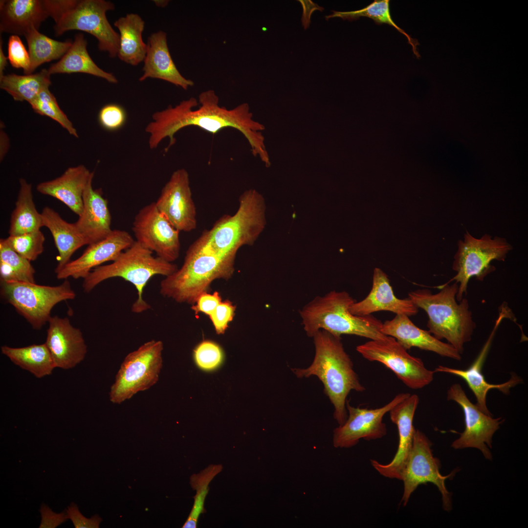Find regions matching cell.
I'll use <instances>...</instances> for the list:
<instances>
[{"label": "cell", "instance_id": "f1b7e54d", "mask_svg": "<svg viewBox=\"0 0 528 528\" xmlns=\"http://www.w3.org/2000/svg\"><path fill=\"white\" fill-rule=\"evenodd\" d=\"M87 46V41L84 34H76L67 51L47 69L49 73H86L103 78L110 83H117L118 80L113 74L103 70L94 62Z\"/></svg>", "mask_w": 528, "mask_h": 528}, {"label": "cell", "instance_id": "f6af8a7d", "mask_svg": "<svg viewBox=\"0 0 528 528\" xmlns=\"http://www.w3.org/2000/svg\"><path fill=\"white\" fill-rule=\"evenodd\" d=\"M221 302V298L219 292L216 291L210 294L205 292L198 297L191 308L195 314L203 313L209 316Z\"/></svg>", "mask_w": 528, "mask_h": 528}, {"label": "cell", "instance_id": "ab89813d", "mask_svg": "<svg viewBox=\"0 0 528 528\" xmlns=\"http://www.w3.org/2000/svg\"><path fill=\"white\" fill-rule=\"evenodd\" d=\"M193 357L196 364L205 371H212L222 363L223 354L220 346L215 342L205 340L194 349Z\"/></svg>", "mask_w": 528, "mask_h": 528}, {"label": "cell", "instance_id": "f907efd6", "mask_svg": "<svg viewBox=\"0 0 528 528\" xmlns=\"http://www.w3.org/2000/svg\"><path fill=\"white\" fill-rule=\"evenodd\" d=\"M154 1L156 6L161 7L166 6L169 2V0H154Z\"/></svg>", "mask_w": 528, "mask_h": 528}, {"label": "cell", "instance_id": "9a60e30c", "mask_svg": "<svg viewBox=\"0 0 528 528\" xmlns=\"http://www.w3.org/2000/svg\"><path fill=\"white\" fill-rule=\"evenodd\" d=\"M447 399L461 406L464 418L465 429L452 442V447L456 449H478L486 459L491 460L492 454L488 447H492V437L503 422L501 418H494L482 411L469 399L460 384L455 383L449 387Z\"/></svg>", "mask_w": 528, "mask_h": 528}, {"label": "cell", "instance_id": "44dd1931", "mask_svg": "<svg viewBox=\"0 0 528 528\" xmlns=\"http://www.w3.org/2000/svg\"><path fill=\"white\" fill-rule=\"evenodd\" d=\"M419 400L418 395H410L389 411L391 420L398 429L397 450L392 461L388 464H383L376 460H371L374 468L385 477L401 480L402 473L416 430L413 425V419Z\"/></svg>", "mask_w": 528, "mask_h": 528}, {"label": "cell", "instance_id": "b9f144b4", "mask_svg": "<svg viewBox=\"0 0 528 528\" xmlns=\"http://www.w3.org/2000/svg\"><path fill=\"white\" fill-rule=\"evenodd\" d=\"M7 50L11 65L16 68H22L24 74H28L30 68L29 52L19 36L11 35L9 37Z\"/></svg>", "mask_w": 528, "mask_h": 528}, {"label": "cell", "instance_id": "4316f807", "mask_svg": "<svg viewBox=\"0 0 528 528\" xmlns=\"http://www.w3.org/2000/svg\"><path fill=\"white\" fill-rule=\"evenodd\" d=\"M94 176L84 165L68 168L59 177L41 182L36 189L40 193L54 197L80 216L83 211V195L89 179Z\"/></svg>", "mask_w": 528, "mask_h": 528}, {"label": "cell", "instance_id": "e0dca14e", "mask_svg": "<svg viewBox=\"0 0 528 528\" xmlns=\"http://www.w3.org/2000/svg\"><path fill=\"white\" fill-rule=\"evenodd\" d=\"M514 318L510 308L506 303H504L499 308L498 318L487 339L474 361L468 368L465 370L457 369L440 365L434 371L435 373H448L462 378L473 393L477 400V405L482 411L489 415H491V414L486 405L488 392L491 389H497L507 395L509 393L511 388L522 382L520 377L514 374L508 381L503 383L490 384L485 380L482 373L484 364L497 329L504 319L513 320Z\"/></svg>", "mask_w": 528, "mask_h": 528}, {"label": "cell", "instance_id": "277c9868", "mask_svg": "<svg viewBox=\"0 0 528 528\" xmlns=\"http://www.w3.org/2000/svg\"><path fill=\"white\" fill-rule=\"evenodd\" d=\"M236 255L217 254L193 242L181 267L161 281L160 294L178 303L195 304L201 294L207 292L214 280L231 278Z\"/></svg>", "mask_w": 528, "mask_h": 528}, {"label": "cell", "instance_id": "8fae6325", "mask_svg": "<svg viewBox=\"0 0 528 528\" xmlns=\"http://www.w3.org/2000/svg\"><path fill=\"white\" fill-rule=\"evenodd\" d=\"M163 350L161 341L152 340L125 357L110 391L112 403L121 404L157 383L163 365Z\"/></svg>", "mask_w": 528, "mask_h": 528}, {"label": "cell", "instance_id": "484cf974", "mask_svg": "<svg viewBox=\"0 0 528 528\" xmlns=\"http://www.w3.org/2000/svg\"><path fill=\"white\" fill-rule=\"evenodd\" d=\"M49 17L45 0H0V32L23 35Z\"/></svg>", "mask_w": 528, "mask_h": 528}, {"label": "cell", "instance_id": "2e32d148", "mask_svg": "<svg viewBox=\"0 0 528 528\" xmlns=\"http://www.w3.org/2000/svg\"><path fill=\"white\" fill-rule=\"evenodd\" d=\"M410 394L401 393L384 406L375 409L355 407L346 402L348 417L343 424L333 431V444L336 448H350L363 439L370 440L380 439L387 433L383 422L384 415Z\"/></svg>", "mask_w": 528, "mask_h": 528}, {"label": "cell", "instance_id": "3957f363", "mask_svg": "<svg viewBox=\"0 0 528 528\" xmlns=\"http://www.w3.org/2000/svg\"><path fill=\"white\" fill-rule=\"evenodd\" d=\"M438 288L440 290L435 294L427 289L416 290L410 292L408 298L427 314L429 332L439 340L445 339L462 354L476 328L469 302L464 298L457 301L456 283Z\"/></svg>", "mask_w": 528, "mask_h": 528}, {"label": "cell", "instance_id": "9c48e42d", "mask_svg": "<svg viewBox=\"0 0 528 528\" xmlns=\"http://www.w3.org/2000/svg\"><path fill=\"white\" fill-rule=\"evenodd\" d=\"M512 246L503 238L492 237L485 234L481 238L474 237L466 231L463 240L458 242V250L452 264L456 275L443 285L455 281L458 284L456 295L460 301L467 294L469 280L475 277L483 281L495 268L491 264L493 261H505Z\"/></svg>", "mask_w": 528, "mask_h": 528}, {"label": "cell", "instance_id": "836d02e7", "mask_svg": "<svg viewBox=\"0 0 528 528\" xmlns=\"http://www.w3.org/2000/svg\"><path fill=\"white\" fill-rule=\"evenodd\" d=\"M30 59L29 74L44 63L60 59L71 46L72 41L68 40L59 41L40 33L35 28L30 29L25 35Z\"/></svg>", "mask_w": 528, "mask_h": 528}, {"label": "cell", "instance_id": "f546056e", "mask_svg": "<svg viewBox=\"0 0 528 528\" xmlns=\"http://www.w3.org/2000/svg\"><path fill=\"white\" fill-rule=\"evenodd\" d=\"M119 31V48L117 57L122 61L137 66L144 61L147 44L142 39L145 22L137 14H127L114 22Z\"/></svg>", "mask_w": 528, "mask_h": 528}, {"label": "cell", "instance_id": "ffe728a7", "mask_svg": "<svg viewBox=\"0 0 528 528\" xmlns=\"http://www.w3.org/2000/svg\"><path fill=\"white\" fill-rule=\"evenodd\" d=\"M45 344L56 368L69 369L82 362L87 352L83 334L67 317L51 316Z\"/></svg>", "mask_w": 528, "mask_h": 528}, {"label": "cell", "instance_id": "bcb514c9", "mask_svg": "<svg viewBox=\"0 0 528 528\" xmlns=\"http://www.w3.org/2000/svg\"><path fill=\"white\" fill-rule=\"evenodd\" d=\"M39 511L42 518L40 528H55L68 519L66 511L55 513L44 503L42 504Z\"/></svg>", "mask_w": 528, "mask_h": 528}, {"label": "cell", "instance_id": "c3c4849f", "mask_svg": "<svg viewBox=\"0 0 528 528\" xmlns=\"http://www.w3.org/2000/svg\"><path fill=\"white\" fill-rule=\"evenodd\" d=\"M3 41L1 40V37L0 38V78L2 77L4 74L3 73L5 67L7 65L8 57H6L3 52L2 48Z\"/></svg>", "mask_w": 528, "mask_h": 528}, {"label": "cell", "instance_id": "7bdbcfd3", "mask_svg": "<svg viewBox=\"0 0 528 528\" xmlns=\"http://www.w3.org/2000/svg\"><path fill=\"white\" fill-rule=\"evenodd\" d=\"M236 309L235 306L228 300L221 302L209 316L217 334H223L232 321Z\"/></svg>", "mask_w": 528, "mask_h": 528}, {"label": "cell", "instance_id": "52a82bcc", "mask_svg": "<svg viewBox=\"0 0 528 528\" xmlns=\"http://www.w3.org/2000/svg\"><path fill=\"white\" fill-rule=\"evenodd\" d=\"M153 252L135 241L123 251L111 263L94 268L84 279L83 288L90 292L102 282L119 277L132 284L137 291V298L132 306L133 312L139 313L151 308L143 297L144 289L150 279L160 275L165 277L174 273L177 266L153 255Z\"/></svg>", "mask_w": 528, "mask_h": 528}, {"label": "cell", "instance_id": "83f0119b", "mask_svg": "<svg viewBox=\"0 0 528 528\" xmlns=\"http://www.w3.org/2000/svg\"><path fill=\"white\" fill-rule=\"evenodd\" d=\"M43 226L50 231L58 251V264L55 273L70 261L73 254L87 243L74 223L65 220L58 212L45 207L41 213Z\"/></svg>", "mask_w": 528, "mask_h": 528}, {"label": "cell", "instance_id": "8992f818", "mask_svg": "<svg viewBox=\"0 0 528 528\" xmlns=\"http://www.w3.org/2000/svg\"><path fill=\"white\" fill-rule=\"evenodd\" d=\"M239 203L234 215L222 216L194 242L220 254L237 253L241 247L252 245L266 224L264 200L255 190L249 189L240 195Z\"/></svg>", "mask_w": 528, "mask_h": 528}, {"label": "cell", "instance_id": "d6a6232c", "mask_svg": "<svg viewBox=\"0 0 528 528\" xmlns=\"http://www.w3.org/2000/svg\"><path fill=\"white\" fill-rule=\"evenodd\" d=\"M51 74L44 68L35 73L20 75H4L0 78V88L9 94L16 101L29 103L42 90L51 84Z\"/></svg>", "mask_w": 528, "mask_h": 528}, {"label": "cell", "instance_id": "30bf717a", "mask_svg": "<svg viewBox=\"0 0 528 528\" xmlns=\"http://www.w3.org/2000/svg\"><path fill=\"white\" fill-rule=\"evenodd\" d=\"M0 295L35 330L41 329L48 323L51 311L57 304L73 299L76 296L67 279L56 286L0 281Z\"/></svg>", "mask_w": 528, "mask_h": 528}, {"label": "cell", "instance_id": "681fc988", "mask_svg": "<svg viewBox=\"0 0 528 528\" xmlns=\"http://www.w3.org/2000/svg\"><path fill=\"white\" fill-rule=\"evenodd\" d=\"M198 521L193 519L187 518V520L182 526L183 528H196Z\"/></svg>", "mask_w": 528, "mask_h": 528}, {"label": "cell", "instance_id": "8d00e7d4", "mask_svg": "<svg viewBox=\"0 0 528 528\" xmlns=\"http://www.w3.org/2000/svg\"><path fill=\"white\" fill-rule=\"evenodd\" d=\"M29 104L35 112L50 118L58 123L70 134L78 137L77 132L73 124L61 109L49 88L42 90Z\"/></svg>", "mask_w": 528, "mask_h": 528}, {"label": "cell", "instance_id": "cb8c5ba5", "mask_svg": "<svg viewBox=\"0 0 528 528\" xmlns=\"http://www.w3.org/2000/svg\"><path fill=\"white\" fill-rule=\"evenodd\" d=\"M92 177L83 195V211L74 224L87 245L101 241L110 234L111 217L108 200L100 189L92 187Z\"/></svg>", "mask_w": 528, "mask_h": 528}, {"label": "cell", "instance_id": "4dcf8cb0", "mask_svg": "<svg viewBox=\"0 0 528 528\" xmlns=\"http://www.w3.org/2000/svg\"><path fill=\"white\" fill-rule=\"evenodd\" d=\"M20 190L15 208L10 218L9 235H18L40 230L43 226L42 214L37 210L33 201L32 186L21 178Z\"/></svg>", "mask_w": 528, "mask_h": 528}, {"label": "cell", "instance_id": "e575fe53", "mask_svg": "<svg viewBox=\"0 0 528 528\" xmlns=\"http://www.w3.org/2000/svg\"><path fill=\"white\" fill-rule=\"evenodd\" d=\"M331 11L332 14L325 16L327 20L338 17L344 20L352 21L358 19L360 17H365L372 19L377 25L386 23L393 26L406 37L408 43L412 46V51L416 57L418 59L420 57L417 50V46L419 44L418 40L412 38L393 21L390 12L389 0H375L362 9L354 11Z\"/></svg>", "mask_w": 528, "mask_h": 528}, {"label": "cell", "instance_id": "7c38bea8", "mask_svg": "<svg viewBox=\"0 0 528 528\" xmlns=\"http://www.w3.org/2000/svg\"><path fill=\"white\" fill-rule=\"evenodd\" d=\"M356 350L368 360L383 364L411 389H421L433 380L434 371L427 369L421 359L409 354L392 336L370 340L357 346Z\"/></svg>", "mask_w": 528, "mask_h": 528}, {"label": "cell", "instance_id": "5bb4252c", "mask_svg": "<svg viewBox=\"0 0 528 528\" xmlns=\"http://www.w3.org/2000/svg\"><path fill=\"white\" fill-rule=\"evenodd\" d=\"M132 230L135 241L155 252L157 256L171 263L179 257L180 232L159 211L155 202L139 210Z\"/></svg>", "mask_w": 528, "mask_h": 528}, {"label": "cell", "instance_id": "d6986e66", "mask_svg": "<svg viewBox=\"0 0 528 528\" xmlns=\"http://www.w3.org/2000/svg\"><path fill=\"white\" fill-rule=\"evenodd\" d=\"M135 242L131 234L122 230H113L106 238L88 245L77 259L70 261L56 272L58 279L85 278L95 267L114 261Z\"/></svg>", "mask_w": 528, "mask_h": 528}, {"label": "cell", "instance_id": "7dc6e473", "mask_svg": "<svg viewBox=\"0 0 528 528\" xmlns=\"http://www.w3.org/2000/svg\"><path fill=\"white\" fill-rule=\"evenodd\" d=\"M298 1L301 3L303 8L301 18L302 25L306 30L309 27L311 22L310 18L312 13L316 10L323 11L324 8L311 0H299Z\"/></svg>", "mask_w": 528, "mask_h": 528}, {"label": "cell", "instance_id": "6da1fadb", "mask_svg": "<svg viewBox=\"0 0 528 528\" xmlns=\"http://www.w3.org/2000/svg\"><path fill=\"white\" fill-rule=\"evenodd\" d=\"M198 102L200 106L195 110L198 102L196 98L190 97L175 107L170 105L164 110L154 112L152 121L145 128L149 134L150 149L156 148L168 137L170 141L165 149L166 152L176 143L175 134L186 127H197L213 134L223 129L232 128L244 136L254 155L258 156L266 165L270 164L262 133L264 128L253 119L247 103L230 110L220 107L219 97L213 90L201 92Z\"/></svg>", "mask_w": 528, "mask_h": 528}, {"label": "cell", "instance_id": "1f68e13d", "mask_svg": "<svg viewBox=\"0 0 528 528\" xmlns=\"http://www.w3.org/2000/svg\"><path fill=\"white\" fill-rule=\"evenodd\" d=\"M1 351L14 364L37 378L50 375L56 368L45 343L21 348L2 346Z\"/></svg>", "mask_w": 528, "mask_h": 528}, {"label": "cell", "instance_id": "d590c367", "mask_svg": "<svg viewBox=\"0 0 528 528\" xmlns=\"http://www.w3.org/2000/svg\"><path fill=\"white\" fill-rule=\"evenodd\" d=\"M35 270L30 261L12 249L4 239H0V281L35 283Z\"/></svg>", "mask_w": 528, "mask_h": 528}, {"label": "cell", "instance_id": "4fadbf2b", "mask_svg": "<svg viewBox=\"0 0 528 528\" xmlns=\"http://www.w3.org/2000/svg\"><path fill=\"white\" fill-rule=\"evenodd\" d=\"M431 446L432 443L425 434L416 430L402 473L404 491L401 502L406 506L418 485L431 483L438 487L441 494L443 509L450 511L452 507L451 494L446 488L445 482L451 478L457 471L454 470L448 475H442L440 472V461L434 457Z\"/></svg>", "mask_w": 528, "mask_h": 528}, {"label": "cell", "instance_id": "f35d334b", "mask_svg": "<svg viewBox=\"0 0 528 528\" xmlns=\"http://www.w3.org/2000/svg\"><path fill=\"white\" fill-rule=\"evenodd\" d=\"M221 468L220 465H211L199 474L191 477V485L197 490V493L194 497V505L188 518L198 521L200 514L204 513V502L208 492V484Z\"/></svg>", "mask_w": 528, "mask_h": 528}, {"label": "cell", "instance_id": "74e56055", "mask_svg": "<svg viewBox=\"0 0 528 528\" xmlns=\"http://www.w3.org/2000/svg\"><path fill=\"white\" fill-rule=\"evenodd\" d=\"M4 239L12 249L29 261L36 260L44 251L45 238L40 230L9 235Z\"/></svg>", "mask_w": 528, "mask_h": 528}, {"label": "cell", "instance_id": "7a4b0ae2", "mask_svg": "<svg viewBox=\"0 0 528 528\" xmlns=\"http://www.w3.org/2000/svg\"><path fill=\"white\" fill-rule=\"evenodd\" d=\"M315 355L306 368H291L298 378L316 376L324 386V392L334 407L333 417L339 425L348 417L347 397L351 391L363 392L361 383L353 369V363L345 352L341 336L323 330L312 337Z\"/></svg>", "mask_w": 528, "mask_h": 528}, {"label": "cell", "instance_id": "603a6c76", "mask_svg": "<svg viewBox=\"0 0 528 528\" xmlns=\"http://www.w3.org/2000/svg\"><path fill=\"white\" fill-rule=\"evenodd\" d=\"M418 309L408 297L401 299L395 295L387 275L379 268L374 270L372 286L368 295L362 300L354 302L349 308L352 314L358 316L384 310L408 316L416 315Z\"/></svg>", "mask_w": 528, "mask_h": 528}, {"label": "cell", "instance_id": "5b68a950", "mask_svg": "<svg viewBox=\"0 0 528 528\" xmlns=\"http://www.w3.org/2000/svg\"><path fill=\"white\" fill-rule=\"evenodd\" d=\"M355 302L345 291H330L317 296L300 311L304 329L309 337L319 330L336 336L355 335L370 340H381L387 336L381 332L382 322L373 315L358 316L350 311Z\"/></svg>", "mask_w": 528, "mask_h": 528}, {"label": "cell", "instance_id": "d4e9b609", "mask_svg": "<svg viewBox=\"0 0 528 528\" xmlns=\"http://www.w3.org/2000/svg\"><path fill=\"white\" fill-rule=\"evenodd\" d=\"M143 71L140 81L149 78L159 79L185 90L194 84L177 69L169 50L167 34L162 31L154 33L148 38Z\"/></svg>", "mask_w": 528, "mask_h": 528}, {"label": "cell", "instance_id": "ee69618b", "mask_svg": "<svg viewBox=\"0 0 528 528\" xmlns=\"http://www.w3.org/2000/svg\"><path fill=\"white\" fill-rule=\"evenodd\" d=\"M68 519L71 520L75 528H98L102 518L95 514L90 518L84 516L76 504L71 502L66 510Z\"/></svg>", "mask_w": 528, "mask_h": 528}, {"label": "cell", "instance_id": "ba28073f", "mask_svg": "<svg viewBox=\"0 0 528 528\" xmlns=\"http://www.w3.org/2000/svg\"><path fill=\"white\" fill-rule=\"evenodd\" d=\"M49 17L55 22V34L80 30L94 36L98 49L117 57L120 37L109 22L106 13L115 6L105 0H45Z\"/></svg>", "mask_w": 528, "mask_h": 528}, {"label": "cell", "instance_id": "60d3db41", "mask_svg": "<svg viewBox=\"0 0 528 528\" xmlns=\"http://www.w3.org/2000/svg\"><path fill=\"white\" fill-rule=\"evenodd\" d=\"M98 119L100 126L105 130L110 132L116 131L125 124L127 113L120 105L109 104L101 109Z\"/></svg>", "mask_w": 528, "mask_h": 528}, {"label": "cell", "instance_id": "7402d4cb", "mask_svg": "<svg viewBox=\"0 0 528 528\" xmlns=\"http://www.w3.org/2000/svg\"><path fill=\"white\" fill-rule=\"evenodd\" d=\"M380 330L395 338L407 350L417 347L443 357L457 360L462 358L461 354L450 344L437 339L428 330L418 327L406 315L396 314L392 320L382 323Z\"/></svg>", "mask_w": 528, "mask_h": 528}, {"label": "cell", "instance_id": "ac0fdd59", "mask_svg": "<svg viewBox=\"0 0 528 528\" xmlns=\"http://www.w3.org/2000/svg\"><path fill=\"white\" fill-rule=\"evenodd\" d=\"M159 211L179 232L197 228V211L192 198L189 176L184 168L174 171L155 202Z\"/></svg>", "mask_w": 528, "mask_h": 528}]
</instances>
